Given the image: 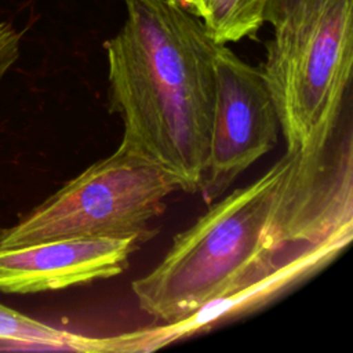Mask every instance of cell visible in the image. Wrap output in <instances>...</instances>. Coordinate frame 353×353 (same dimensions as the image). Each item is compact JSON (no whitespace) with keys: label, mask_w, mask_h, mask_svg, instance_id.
I'll use <instances>...</instances> for the list:
<instances>
[{"label":"cell","mask_w":353,"mask_h":353,"mask_svg":"<svg viewBox=\"0 0 353 353\" xmlns=\"http://www.w3.org/2000/svg\"><path fill=\"white\" fill-rule=\"evenodd\" d=\"M135 239L74 237L0 247V292L62 290L123 273Z\"/></svg>","instance_id":"cell-7"},{"label":"cell","mask_w":353,"mask_h":353,"mask_svg":"<svg viewBox=\"0 0 353 353\" xmlns=\"http://www.w3.org/2000/svg\"><path fill=\"white\" fill-rule=\"evenodd\" d=\"M172 1H175V3H178V4H181V6H183L185 8H192V12H193V8H194V6H196V0H172Z\"/></svg>","instance_id":"cell-12"},{"label":"cell","mask_w":353,"mask_h":353,"mask_svg":"<svg viewBox=\"0 0 353 353\" xmlns=\"http://www.w3.org/2000/svg\"><path fill=\"white\" fill-rule=\"evenodd\" d=\"M299 0H272L270 7L266 14V21L272 23L274 19H277L281 14L288 11Z\"/></svg>","instance_id":"cell-11"},{"label":"cell","mask_w":353,"mask_h":353,"mask_svg":"<svg viewBox=\"0 0 353 353\" xmlns=\"http://www.w3.org/2000/svg\"><path fill=\"white\" fill-rule=\"evenodd\" d=\"M347 244L334 241L305 248L283 261L266 274L237 287L221 298L201 306L176 321L163 323L112 336L83 338V352L138 353L152 352L182 338L211 330L212 327L245 316L285 292L330 263Z\"/></svg>","instance_id":"cell-6"},{"label":"cell","mask_w":353,"mask_h":353,"mask_svg":"<svg viewBox=\"0 0 353 353\" xmlns=\"http://www.w3.org/2000/svg\"><path fill=\"white\" fill-rule=\"evenodd\" d=\"M175 190L179 183L170 172L119 145L1 230L0 247L74 237L143 244L156 234L150 222L165 211V199Z\"/></svg>","instance_id":"cell-4"},{"label":"cell","mask_w":353,"mask_h":353,"mask_svg":"<svg viewBox=\"0 0 353 353\" xmlns=\"http://www.w3.org/2000/svg\"><path fill=\"white\" fill-rule=\"evenodd\" d=\"M292 160L287 152L178 233L164 258L131 284L141 310L163 323L176 321L280 265L266 232Z\"/></svg>","instance_id":"cell-2"},{"label":"cell","mask_w":353,"mask_h":353,"mask_svg":"<svg viewBox=\"0 0 353 353\" xmlns=\"http://www.w3.org/2000/svg\"><path fill=\"white\" fill-rule=\"evenodd\" d=\"M215 102L203 186L205 203L222 196L237 176L274 149L281 132L277 110L261 68L226 44L214 57Z\"/></svg>","instance_id":"cell-5"},{"label":"cell","mask_w":353,"mask_h":353,"mask_svg":"<svg viewBox=\"0 0 353 353\" xmlns=\"http://www.w3.org/2000/svg\"><path fill=\"white\" fill-rule=\"evenodd\" d=\"M272 0H200L199 17L214 41L228 44L254 34L263 22Z\"/></svg>","instance_id":"cell-8"},{"label":"cell","mask_w":353,"mask_h":353,"mask_svg":"<svg viewBox=\"0 0 353 353\" xmlns=\"http://www.w3.org/2000/svg\"><path fill=\"white\" fill-rule=\"evenodd\" d=\"M199 3H200V0H196V6H194V8H193V14H194V10L197 8V6H199Z\"/></svg>","instance_id":"cell-13"},{"label":"cell","mask_w":353,"mask_h":353,"mask_svg":"<svg viewBox=\"0 0 353 353\" xmlns=\"http://www.w3.org/2000/svg\"><path fill=\"white\" fill-rule=\"evenodd\" d=\"M261 66L287 152H321L341 124L353 65V0H299L272 22Z\"/></svg>","instance_id":"cell-3"},{"label":"cell","mask_w":353,"mask_h":353,"mask_svg":"<svg viewBox=\"0 0 353 353\" xmlns=\"http://www.w3.org/2000/svg\"><path fill=\"white\" fill-rule=\"evenodd\" d=\"M21 33L8 22H0V77L19 57Z\"/></svg>","instance_id":"cell-10"},{"label":"cell","mask_w":353,"mask_h":353,"mask_svg":"<svg viewBox=\"0 0 353 353\" xmlns=\"http://www.w3.org/2000/svg\"><path fill=\"white\" fill-rule=\"evenodd\" d=\"M0 342L25 349L80 352L81 335L73 334L0 303Z\"/></svg>","instance_id":"cell-9"},{"label":"cell","mask_w":353,"mask_h":353,"mask_svg":"<svg viewBox=\"0 0 353 353\" xmlns=\"http://www.w3.org/2000/svg\"><path fill=\"white\" fill-rule=\"evenodd\" d=\"M214 41L172 0H125V19L103 43L109 109L120 145L170 172L188 193L205 175L215 102Z\"/></svg>","instance_id":"cell-1"}]
</instances>
